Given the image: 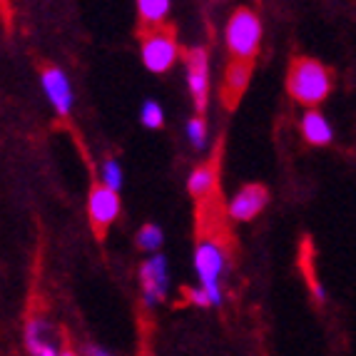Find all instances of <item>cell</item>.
Here are the masks:
<instances>
[{"label":"cell","mask_w":356,"mask_h":356,"mask_svg":"<svg viewBox=\"0 0 356 356\" xmlns=\"http://www.w3.org/2000/svg\"><path fill=\"white\" fill-rule=\"evenodd\" d=\"M334 88L332 70L314 58H294L286 72V90L294 102L307 110H316V105L327 100Z\"/></svg>","instance_id":"obj_1"},{"label":"cell","mask_w":356,"mask_h":356,"mask_svg":"<svg viewBox=\"0 0 356 356\" xmlns=\"http://www.w3.org/2000/svg\"><path fill=\"white\" fill-rule=\"evenodd\" d=\"M225 42L232 60L254 63L261 45V20L250 8H239L229 15L225 28Z\"/></svg>","instance_id":"obj_2"},{"label":"cell","mask_w":356,"mask_h":356,"mask_svg":"<svg viewBox=\"0 0 356 356\" xmlns=\"http://www.w3.org/2000/svg\"><path fill=\"white\" fill-rule=\"evenodd\" d=\"M195 269L200 277V289L209 297L212 307L222 304V277L227 269V250L225 244L214 237H202L195 247Z\"/></svg>","instance_id":"obj_3"},{"label":"cell","mask_w":356,"mask_h":356,"mask_svg":"<svg viewBox=\"0 0 356 356\" xmlns=\"http://www.w3.org/2000/svg\"><path fill=\"white\" fill-rule=\"evenodd\" d=\"M140 53H143V63L149 72L154 75H165L175 67L179 58V45L170 25L162 28L143 30V40H140Z\"/></svg>","instance_id":"obj_4"},{"label":"cell","mask_w":356,"mask_h":356,"mask_svg":"<svg viewBox=\"0 0 356 356\" xmlns=\"http://www.w3.org/2000/svg\"><path fill=\"white\" fill-rule=\"evenodd\" d=\"M184 72H187V88L195 100L197 115H204L209 100V58L204 48H192L184 55Z\"/></svg>","instance_id":"obj_5"},{"label":"cell","mask_w":356,"mask_h":356,"mask_svg":"<svg viewBox=\"0 0 356 356\" xmlns=\"http://www.w3.org/2000/svg\"><path fill=\"white\" fill-rule=\"evenodd\" d=\"M88 214L97 239H105L107 229L113 227V222L118 220L120 214V195L107 190L105 184H95L88 197Z\"/></svg>","instance_id":"obj_6"},{"label":"cell","mask_w":356,"mask_h":356,"mask_svg":"<svg viewBox=\"0 0 356 356\" xmlns=\"http://www.w3.org/2000/svg\"><path fill=\"white\" fill-rule=\"evenodd\" d=\"M140 286H143V302L145 307H157L165 302L167 286H170V269L167 259L162 254H152L143 261L140 267Z\"/></svg>","instance_id":"obj_7"},{"label":"cell","mask_w":356,"mask_h":356,"mask_svg":"<svg viewBox=\"0 0 356 356\" xmlns=\"http://www.w3.org/2000/svg\"><path fill=\"white\" fill-rule=\"evenodd\" d=\"M267 204H269V190L264 184H244L242 190H237V195L229 200L227 214L234 222H252L264 212Z\"/></svg>","instance_id":"obj_8"},{"label":"cell","mask_w":356,"mask_h":356,"mask_svg":"<svg viewBox=\"0 0 356 356\" xmlns=\"http://www.w3.org/2000/svg\"><path fill=\"white\" fill-rule=\"evenodd\" d=\"M40 80H42V90H45V95H48L53 110L60 115V118H67L72 110V100H75V97H72V88H70L67 75L60 70V67L48 65V67H42Z\"/></svg>","instance_id":"obj_9"},{"label":"cell","mask_w":356,"mask_h":356,"mask_svg":"<svg viewBox=\"0 0 356 356\" xmlns=\"http://www.w3.org/2000/svg\"><path fill=\"white\" fill-rule=\"evenodd\" d=\"M25 346L33 356H60L55 344V332L42 316H30L25 324Z\"/></svg>","instance_id":"obj_10"},{"label":"cell","mask_w":356,"mask_h":356,"mask_svg":"<svg viewBox=\"0 0 356 356\" xmlns=\"http://www.w3.org/2000/svg\"><path fill=\"white\" fill-rule=\"evenodd\" d=\"M252 75V63H242V60H232L227 65L225 83H222V100L227 107H234L242 97V92L250 85Z\"/></svg>","instance_id":"obj_11"},{"label":"cell","mask_w":356,"mask_h":356,"mask_svg":"<svg viewBox=\"0 0 356 356\" xmlns=\"http://www.w3.org/2000/svg\"><path fill=\"white\" fill-rule=\"evenodd\" d=\"M220 160L204 162V165L195 167V172L187 179V190L195 200L204 202L209 197H214V190H217V182H220Z\"/></svg>","instance_id":"obj_12"},{"label":"cell","mask_w":356,"mask_h":356,"mask_svg":"<svg viewBox=\"0 0 356 356\" xmlns=\"http://www.w3.org/2000/svg\"><path fill=\"white\" fill-rule=\"evenodd\" d=\"M302 137L307 140L312 147H327L329 143L334 140V130L329 125V120L319 113V110H307L302 115Z\"/></svg>","instance_id":"obj_13"},{"label":"cell","mask_w":356,"mask_h":356,"mask_svg":"<svg viewBox=\"0 0 356 356\" xmlns=\"http://www.w3.org/2000/svg\"><path fill=\"white\" fill-rule=\"evenodd\" d=\"M137 13H140V23L143 30L162 28L170 13V3L167 0H140L137 3Z\"/></svg>","instance_id":"obj_14"},{"label":"cell","mask_w":356,"mask_h":356,"mask_svg":"<svg viewBox=\"0 0 356 356\" xmlns=\"http://www.w3.org/2000/svg\"><path fill=\"white\" fill-rule=\"evenodd\" d=\"M162 229L157 225H145L137 232V247L143 252H157L162 247Z\"/></svg>","instance_id":"obj_15"},{"label":"cell","mask_w":356,"mask_h":356,"mask_svg":"<svg viewBox=\"0 0 356 356\" xmlns=\"http://www.w3.org/2000/svg\"><path fill=\"white\" fill-rule=\"evenodd\" d=\"M100 172H102V182L107 190H113V192H120V187H122V167H120L118 160H105L100 167Z\"/></svg>","instance_id":"obj_16"},{"label":"cell","mask_w":356,"mask_h":356,"mask_svg":"<svg viewBox=\"0 0 356 356\" xmlns=\"http://www.w3.org/2000/svg\"><path fill=\"white\" fill-rule=\"evenodd\" d=\"M187 135H190V143L192 147L197 149H204L207 147V120L202 115H197L187 122Z\"/></svg>","instance_id":"obj_17"},{"label":"cell","mask_w":356,"mask_h":356,"mask_svg":"<svg viewBox=\"0 0 356 356\" xmlns=\"http://www.w3.org/2000/svg\"><path fill=\"white\" fill-rule=\"evenodd\" d=\"M143 125L149 127V130H157V127H162V122H165V113H162V105L154 100H147L143 105Z\"/></svg>","instance_id":"obj_18"},{"label":"cell","mask_w":356,"mask_h":356,"mask_svg":"<svg viewBox=\"0 0 356 356\" xmlns=\"http://www.w3.org/2000/svg\"><path fill=\"white\" fill-rule=\"evenodd\" d=\"M187 299H190L192 304H197V307H212V302H209V297L204 294V289H187Z\"/></svg>","instance_id":"obj_19"},{"label":"cell","mask_w":356,"mask_h":356,"mask_svg":"<svg viewBox=\"0 0 356 356\" xmlns=\"http://www.w3.org/2000/svg\"><path fill=\"white\" fill-rule=\"evenodd\" d=\"M83 356H113V354H110L107 349H102V346H97V344H85Z\"/></svg>","instance_id":"obj_20"},{"label":"cell","mask_w":356,"mask_h":356,"mask_svg":"<svg viewBox=\"0 0 356 356\" xmlns=\"http://www.w3.org/2000/svg\"><path fill=\"white\" fill-rule=\"evenodd\" d=\"M60 356H75V354H72V351H67V349H63V351H60Z\"/></svg>","instance_id":"obj_21"},{"label":"cell","mask_w":356,"mask_h":356,"mask_svg":"<svg viewBox=\"0 0 356 356\" xmlns=\"http://www.w3.org/2000/svg\"><path fill=\"white\" fill-rule=\"evenodd\" d=\"M147 356H149V354H147Z\"/></svg>","instance_id":"obj_22"}]
</instances>
